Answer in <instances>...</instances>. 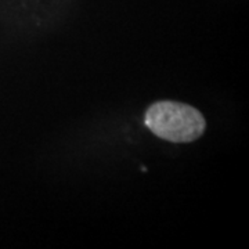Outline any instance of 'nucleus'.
<instances>
[{
	"mask_svg": "<svg viewBox=\"0 0 249 249\" xmlns=\"http://www.w3.org/2000/svg\"><path fill=\"white\" fill-rule=\"evenodd\" d=\"M144 124L155 136L172 142H191L205 132L206 122L196 108L175 103L160 101L145 112Z\"/></svg>",
	"mask_w": 249,
	"mask_h": 249,
	"instance_id": "f257e3e1",
	"label": "nucleus"
}]
</instances>
